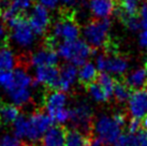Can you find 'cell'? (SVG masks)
<instances>
[{
  "instance_id": "1",
  "label": "cell",
  "mask_w": 147,
  "mask_h": 146,
  "mask_svg": "<svg viewBox=\"0 0 147 146\" xmlns=\"http://www.w3.org/2000/svg\"><path fill=\"white\" fill-rule=\"evenodd\" d=\"M53 119L46 112L36 111L30 115H21L13 124L14 135L20 140L38 142L53 127Z\"/></svg>"
},
{
  "instance_id": "2",
  "label": "cell",
  "mask_w": 147,
  "mask_h": 146,
  "mask_svg": "<svg viewBox=\"0 0 147 146\" xmlns=\"http://www.w3.org/2000/svg\"><path fill=\"white\" fill-rule=\"evenodd\" d=\"M34 83L31 75L24 68L13 70V83L5 93L14 105L25 106L32 99V86Z\"/></svg>"
},
{
  "instance_id": "3",
  "label": "cell",
  "mask_w": 147,
  "mask_h": 146,
  "mask_svg": "<svg viewBox=\"0 0 147 146\" xmlns=\"http://www.w3.org/2000/svg\"><path fill=\"white\" fill-rule=\"evenodd\" d=\"M68 97L63 91L51 89L44 95L43 104L46 113L49 114L54 122L59 125L69 122L71 118V110L67 107Z\"/></svg>"
},
{
  "instance_id": "4",
  "label": "cell",
  "mask_w": 147,
  "mask_h": 146,
  "mask_svg": "<svg viewBox=\"0 0 147 146\" xmlns=\"http://www.w3.org/2000/svg\"><path fill=\"white\" fill-rule=\"evenodd\" d=\"M58 56L70 65L81 67L86 64L92 55V49L84 40L60 42L57 46Z\"/></svg>"
},
{
  "instance_id": "5",
  "label": "cell",
  "mask_w": 147,
  "mask_h": 146,
  "mask_svg": "<svg viewBox=\"0 0 147 146\" xmlns=\"http://www.w3.org/2000/svg\"><path fill=\"white\" fill-rule=\"evenodd\" d=\"M94 137L99 138L105 145H115L121 135L123 128L119 126L113 116L100 115L94 119L92 125Z\"/></svg>"
},
{
  "instance_id": "6",
  "label": "cell",
  "mask_w": 147,
  "mask_h": 146,
  "mask_svg": "<svg viewBox=\"0 0 147 146\" xmlns=\"http://www.w3.org/2000/svg\"><path fill=\"white\" fill-rule=\"evenodd\" d=\"M111 30L109 20H94L85 25L83 28L84 41L90 47L99 49L106 44Z\"/></svg>"
},
{
  "instance_id": "7",
  "label": "cell",
  "mask_w": 147,
  "mask_h": 146,
  "mask_svg": "<svg viewBox=\"0 0 147 146\" xmlns=\"http://www.w3.org/2000/svg\"><path fill=\"white\" fill-rule=\"evenodd\" d=\"M7 25L10 28V36L17 46L22 49H29L34 44L37 34L29 25L28 20L24 16L17 17Z\"/></svg>"
},
{
  "instance_id": "8",
  "label": "cell",
  "mask_w": 147,
  "mask_h": 146,
  "mask_svg": "<svg viewBox=\"0 0 147 146\" xmlns=\"http://www.w3.org/2000/svg\"><path fill=\"white\" fill-rule=\"evenodd\" d=\"M81 29L78 23L71 16H61L54 23L51 36L57 41L70 42L80 39Z\"/></svg>"
},
{
  "instance_id": "9",
  "label": "cell",
  "mask_w": 147,
  "mask_h": 146,
  "mask_svg": "<svg viewBox=\"0 0 147 146\" xmlns=\"http://www.w3.org/2000/svg\"><path fill=\"white\" fill-rule=\"evenodd\" d=\"M70 122L74 126V129L80 130L85 133V131L92 129L94 125V112L89 103L86 101L78 102L71 109Z\"/></svg>"
},
{
  "instance_id": "10",
  "label": "cell",
  "mask_w": 147,
  "mask_h": 146,
  "mask_svg": "<svg viewBox=\"0 0 147 146\" xmlns=\"http://www.w3.org/2000/svg\"><path fill=\"white\" fill-rule=\"evenodd\" d=\"M94 65L101 73H109L112 75H123L129 69V62L126 58L117 55L105 56L100 54L96 57Z\"/></svg>"
},
{
  "instance_id": "11",
  "label": "cell",
  "mask_w": 147,
  "mask_h": 146,
  "mask_svg": "<svg viewBox=\"0 0 147 146\" xmlns=\"http://www.w3.org/2000/svg\"><path fill=\"white\" fill-rule=\"evenodd\" d=\"M28 20L29 25L37 36L44 34L51 25V14L49 10L42 7L40 4L33 5L29 12Z\"/></svg>"
},
{
  "instance_id": "12",
  "label": "cell",
  "mask_w": 147,
  "mask_h": 146,
  "mask_svg": "<svg viewBox=\"0 0 147 146\" xmlns=\"http://www.w3.org/2000/svg\"><path fill=\"white\" fill-rule=\"evenodd\" d=\"M128 110L132 119L141 120L147 116V88L133 91L128 101Z\"/></svg>"
},
{
  "instance_id": "13",
  "label": "cell",
  "mask_w": 147,
  "mask_h": 146,
  "mask_svg": "<svg viewBox=\"0 0 147 146\" xmlns=\"http://www.w3.org/2000/svg\"><path fill=\"white\" fill-rule=\"evenodd\" d=\"M59 56L57 51L54 49H49L47 46L36 51L30 57L31 65L38 68H44V67H57Z\"/></svg>"
},
{
  "instance_id": "14",
  "label": "cell",
  "mask_w": 147,
  "mask_h": 146,
  "mask_svg": "<svg viewBox=\"0 0 147 146\" xmlns=\"http://www.w3.org/2000/svg\"><path fill=\"white\" fill-rule=\"evenodd\" d=\"M59 81V69L57 67L38 68L34 72V84H40L51 89H57Z\"/></svg>"
},
{
  "instance_id": "15",
  "label": "cell",
  "mask_w": 147,
  "mask_h": 146,
  "mask_svg": "<svg viewBox=\"0 0 147 146\" xmlns=\"http://www.w3.org/2000/svg\"><path fill=\"white\" fill-rule=\"evenodd\" d=\"M78 80V67L70 64H65L59 69V81H58L57 90H61L63 93L70 90L75 82Z\"/></svg>"
},
{
  "instance_id": "16",
  "label": "cell",
  "mask_w": 147,
  "mask_h": 146,
  "mask_svg": "<svg viewBox=\"0 0 147 146\" xmlns=\"http://www.w3.org/2000/svg\"><path fill=\"white\" fill-rule=\"evenodd\" d=\"M115 0H89L88 9L97 20H109L115 11Z\"/></svg>"
},
{
  "instance_id": "17",
  "label": "cell",
  "mask_w": 147,
  "mask_h": 146,
  "mask_svg": "<svg viewBox=\"0 0 147 146\" xmlns=\"http://www.w3.org/2000/svg\"><path fill=\"white\" fill-rule=\"evenodd\" d=\"M33 1L34 0H11L10 8L2 13L4 22L9 24L17 17L23 16V13L33 7Z\"/></svg>"
},
{
  "instance_id": "18",
  "label": "cell",
  "mask_w": 147,
  "mask_h": 146,
  "mask_svg": "<svg viewBox=\"0 0 147 146\" xmlns=\"http://www.w3.org/2000/svg\"><path fill=\"white\" fill-rule=\"evenodd\" d=\"M67 132L61 126L51 127L41 139L42 146H65Z\"/></svg>"
},
{
  "instance_id": "19",
  "label": "cell",
  "mask_w": 147,
  "mask_h": 146,
  "mask_svg": "<svg viewBox=\"0 0 147 146\" xmlns=\"http://www.w3.org/2000/svg\"><path fill=\"white\" fill-rule=\"evenodd\" d=\"M21 115L18 106L14 105L13 103L0 102V125H13Z\"/></svg>"
},
{
  "instance_id": "20",
  "label": "cell",
  "mask_w": 147,
  "mask_h": 146,
  "mask_svg": "<svg viewBox=\"0 0 147 146\" xmlns=\"http://www.w3.org/2000/svg\"><path fill=\"white\" fill-rule=\"evenodd\" d=\"M125 84L131 90L133 89L134 91L144 89L145 86L147 85V72L145 71V69H142V68L131 71L126 76Z\"/></svg>"
},
{
  "instance_id": "21",
  "label": "cell",
  "mask_w": 147,
  "mask_h": 146,
  "mask_svg": "<svg viewBox=\"0 0 147 146\" xmlns=\"http://www.w3.org/2000/svg\"><path fill=\"white\" fill-rule=\"evenodd\" d=\"M98 69L94 62L87 61L86 64L78 68V81L83 85L88 86L98 80Z\"/></svg>"
},
{
  "instance_id": "22",
  "label": "cell",
  "mask_w": 147,
  "mask_h": 146,
  "mask_svg": "<svg viewBox=\"0 0 147 146\" xmlns=\"http://www.w3.org/2000/svg\"><path fill=\"white\" fill-rule=\"evenodd\" d=\"M16 64V56L12 49L5 45L0 46V71H13Z\"/></svg>"
},
{
  "instance_id": "23",
  "label": "cell",
  "mask_w": 147,
  "mask_h": 146,
  "mask_svg": "<svg viewBox=\"0 0 147 146\" xmlns=\"http://www.w3.org/2000/svg\"><path fill=\"white\" fill-rule=\"evenodd\" d=\"M65 146H88V138L82 131L71 129L67 132Z\"/></svg>"
},
{
  "instance_id": "24",
  "label": "cell",
  "mask_w": 147,
  "mask_h": 146,
  "mask_svg": "<svg viewBox=\"0 0 147 146\" xmlns=\"http://www.w3.org/2000/svg\"><path fill=\"white\" fill-rule=\"evenodd\" d=\"M87 91H88L90 98L98 103H104L110 99L107 93H105V90L100 86L98 82H94V83L87 86Z\"/></svg>"
},
{
  "instance_id": "25",
  "label": "cell",
  "mask_w": 147,
  "mask_h": 146,
  "mask_svg": "<svg viewBox=\"0 0 147 146\" xmlns=\"http://www.w3.org/2000/svg\"><path fill=\"white\" fill-rule=\"evenodd\" d=\"M139 0H121L120 1V11L123 17L136 16L140 10Z\"/></svg>"
},
{
  "instance_id": "26",
  "label": "cell",
  "mask_w": 147,
  "mask_h": 146,
  "mask_svg": "<svg viewBox=\"0 0 147 146\" xmlns=\"http://www.w3.org/2000/svg\"><path fill=\"white\" fill-rule=\"evenodd\" d=\"M100 86L103 89L105 90V93H107L109 97H112L114 93L115 85H116V81L114 80V77L112 76L109 73H100L98 76V81Z\"/></svg>"
},
{
  "instance_id": "27",
  "label": "cell",
  "mask_w": 147,
  "mask_h": 146,
  "mask_svg": "<svg viewBox=\"0 0 147 146\" xmlns=\"http://www.w3.org/2000/svg\"><path fill=\"white\" fill-rule=\"evenodd\" d=\"M131 95V89L125 83H120V82H116V85H115V89L113 96L116 99V101L119 103H123L126 101H129Z\"/></svg>"
},
{
  "instance_id": "28",
  "label": "cell",
  "mask_w": 147,
  "mask_h": 146,
  "mask_svg": "<svg viewBox=\"0 0 147 146\" xmlns=\"http://www.w3.org/2000/svg\"><path fill=\"white\" fill-rule=\"evenodd\" d=\"M114 146H140V144L135 134L126 133L120 135Z\"/></svg>"
},
{
  "instance_id": "29",
  "label": "cell",
  "mask_w": 147,
  "mask_h": 146,
  "mask_svg": "<svg viewBox=\"0 0 147 146\" xmlns=\"http://www.w3.org/2000/svg\"><path fill=\"white\" fill-rule=\"evenodd\" d=\"M123 24L130 31H138L142 29L141 22L139 16H130V17H123Z\"/></svg>"
},
{
  "instance_id": "30",
  "label": "cell",
  "mask_w": 147,
  "mask_h": 146,
  "mask_svg": "<svg viewBox=\"0 0 147 146\" xmlns=\"http://www.w3.org/2000/svg\"><path fill=\"white\" fill-rule=\"evenodd\" d=\"M0 146H22L20 139L12 134H4L0 139Z\"/></svg>"
},
{
  "instance_id": "31",
  "label": "cell",
  "mask_w": 147,
  "mask_h": 146,
  "mask_svg": "<svg viewBox=\"0 0 147 146\" xmlns=\"http://www.w3.org/2000/svg\"><path fill=\"white\" fill-rule=\"evenodd\" d=\"M139 18H140V22H141V26H142V29L143 28H146L147 27V3L141 4V7H140V10H139ZM141 29V30H142Z\"/></svg>"
},
{
  "instance_id": "32",
  "label": "cell",
  "mask_w": 147,
  "mask_h": 146,
  "mask_svg": "<svg viewBox=\"0 0 147 146\" xmlns=\"http://www.w3.org/2000/svg\"><path fill=\"white\" fill-rule=\"evenodd\" d=\"M59 2H61L60 0H38V4H40L42 7L46 8L47 10H54L58 7Z\"/></svg>"
},
{
  "instance_id": "33",
  "label": "cell",
  "mask_w": 147,
  "mask_h": 146,
  "mask_svg": "<svg viewBox=\"0 0 147 146\" xmlns=\"http://www.w3.org/2000/svg\"><path fill=\"white\" fill-rule=\"evenodd\" d=\"M141 127H142L141 120H138V119H131L130 122H129V124H128L129 133L136 134L140 130H141Z\"/></svg>"
},
{
  "instance_id": "34",
  "label": "cell",
  "mask_w": 147,
  "mask_h": 146,
  "mask_svg": "<svg viewBox=\"0 0 147 146\" xmlns=\"http://www.w3.org/2000/svg\"><path fill=\"white\" fill-rule=\"evenodd\" d=\"M135 135H136V138H138L140 146H147V131L146 130L141 129Z\"/></svg>"
},
{
  "instance_id": "35",
  "label": "cell",
  "mask_w": 147,
  "mask_h": 146,
  "mask_svg": "<svg viewBox=\"0 0 147 146\" xmlns=\"http://www.w3.org/2000/svg\"><path fill=\"white\" fill-rule=\"evenodd\" d=\"M139 43L141 46L147 49V27L141 30V33L139 36Z\"/></svg>"
},
{
  "instance_id": "36",
  "label": "cell",
  "mask_w": 147,
  "mask_h": 146,
  "mask_svg": "<svg viewBox=\"0 0 147 146\" xmlns=\"http://www.w3.org/2000/svg\"><path fill=\"white\" fill-rule=\"evenodd\" d=\"M7 27H5V25L2 20H0V46H2L3 44V42L5 41L7 39Z\"/></svg>"
},
{
  "instance_id": "37",
  "label": "cell",
  "mask_w": 147,
  "mask_h": 146,
  "mask_svg": "<svg viewBox=\"0 0 147 146\" xmlns=\"http://www.w3.org/2000/svg\"><path fill=\"white\" fill-rule=\"evenodd\" d=\"M88 146H106V145L99 138L94 137V135H91L90 138H88Z\"/></svg>"
},
{
  "instance_id": "38",
  "label": "cell",
  "mask_w": 147,
  "mask_h": 146,
  "mask_svg": "<svg viewBox=\"0 0 147 146\" xmlns=\"http://www.w3.org/2000/svg\"><path fill=\"white\" fill-rule=\"evenodd\" d=\"M60 1H61L65 5H68V7H70V5H73V4L76 3L78 0H60Z\"/></svg>"
},
{
  "instance_id": "39",
  "label": "cell",
  "mask_w": 147,
  "mask_h": 146,
  "mask_svg": "<svg viewBox=\"0 0 147 146\" xmlns=\"http://www.w3.org/2000/svg\"><path fill=\"white\" fill-rule=\"evenodd\" d=\"M141 124H142V128H143V130H146V131H147V116L142 119Z\"/></svg>"
},
{
  "instance_id": "40",
  "label": "cell",
  "mask_w": 147,
  "mask_h": 146,
  "mask_svg": "<svg viewBox=\"0 0 147 146\" xmlns=\"http://www.w3.org/2000/svg\"><path fill=\"white\" fill-rule=\"evenodd\" d=\"M145 71L147 72V61H146V64H145Z\"/></svg>"
},
{
  "instance_id": "41",
  "label": "cell",
  "mask_w": 147,
  "mask_h": 146,
  "mask_svg": "<svg viewBox=\"0 0 147 146\" xmlns=\"http://www.w3.org/2000/svg\"><path fill=\"white\" fill-rule=\"evenodd\" d=\"M23 146H31V145H23Z\"/></svg>"
},
{
  "instance_id": "42",
  "label": "cell",
  "mask_w": 147,
  "mask_h": 146,
  "mask_svg": "<svg viewBox=\"0 0 147 146\" xmlns=\"http://www.w3.org/2000/svg\"><path fill=\"white\" fill-rule=\"evenodd\" d=\"M0 14H1V11H0Z\"/></svg>"
},
{
  "instance_id": "43",
  "label": "cell",
  "mask_w": 147,
  "mask_h": 146,
  "mask_svg": "<svg viewBox=\"0 0 147 146\" xmlns=\"http://www.w3.org/2000/svg\"><path fill=\"white\" fill-rule=\"evenodd\" d=\"M120 1H121V0H120Z\"/></svg>"
}]
</instances>
